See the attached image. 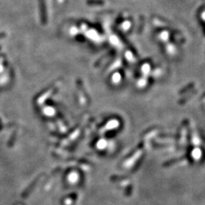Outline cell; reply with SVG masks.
I'll return each mask as SVG.
<instances>
[{
    "mask_svg": "<svg viewBox=\"0 0 205 205\" xmlns=\"http://www.w3.org/2000/svg\"><path fill=\"white\" fill-rule=\"evenodd\" d=\"M2 37H3V36H2V34H0V38Z\"/></svg>",
    "mask_w": 205,
    "mask_h": 205,
    "instance_id": "cell-1",
    "label": "cell"
}]
</instances>
